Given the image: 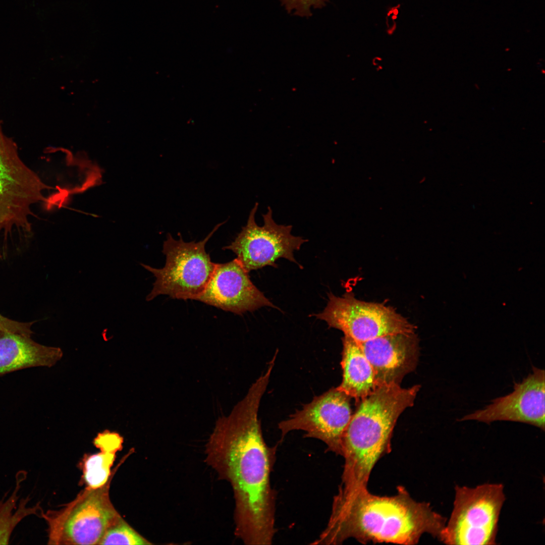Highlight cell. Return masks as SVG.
Returning a JSON list of instances; mask_svg holds the SVG:
<instances>
[{
	"mask_svg": "<svg viewBox=\"0 0 545 545\" xmlns=\"http://www.w3.org/2000/svg\"><path fill=\"white\" fill-rule=\"evenodd\" d=\"M123 442L118 432L105 430L98 433L93 443L99 452L84 456L81 462L82 480L86 487L99 488L109 480L116 453L122 449Z\"/></svg>",
	"mask_w": 545,
	"mask_h": 545,
	"instance_id": "obj_16",
	"label": "cell"
},
{
	"mask_svg": "<svg viewBox=\"0 0 545 545\" xmlns=\"http://www.w3.org/2000/svg\"><path fill=\"white\" fill-rule=\"evenodd\" d=\"M226 222L216 225L203 240L197 242H186L182 238L177 240L168 234L162 249L166 257L165 265L155 268L140 264L156 278L146 300L150 301L159 295L196 300L205 289L216 265L206 253L205 244Z\"/></svg>",
	"mask_w": 545,
	"mask_h": 545,
	"instance_id": "obj_6",
	"label": "cell"
},
{
	"mask_svg": "<svg viewBox=\"0 0 545 545\" xmlns=\"http://www.w3.org/2000/svg\"><path fill=\"white\" fill-rule=\"evenodd\" d=\"M342 341L343 378L337 388L349 397L361 400L376 388L373 370L358 342L346 336Z\"/></svg>",
	"mask_w": 545,
	"mask_h": 545,
	"instance_id": "obj_15",
	"label": "cell"
},
{
	"mask_svg": "<svg viewBox=\"0 0 545 545\" xmlns=\"http://www.w3.org/2000/svg\"><path fill=\"white\" fill-rule=\"evenodd\" d=\"M349 398L337 388L314 397L279 423L282 438L290 431L303 430L305 437L322 441L328 451L342 456L343 437L352 415Z\"/></svg>",
	"mask_w": 545,
	"mask_h": 545,
	"instance_id": "obj_10",
	"label": "cell"
},
{
	"mask_svg": "<svg viewBox=\"0 0 545 545\" xmlns=\"http://www.w3.org/2000/svg\"><path fill=\"white\" fill-rule=\"evenodd\" d=\"M63 355L60 348L40 344L31 336L0 332V376L29 368L51 367Z\"/></svg>",
	"mask_w": 545,
	"mask_h": 545,
	"instance_id": "obj_14",
	"label": "cell"
},
{
	"mask_svg": "<svg viewBox=\"0 0 545 545\" xmlns=\"http://www.w3.org/2000/svg\"><path fill=\"white\" fill-rule=\"evenodd\" d=\"M532 372L515 383L510 394L492 401L482 409L460 421L474 420L486 423L498 420L520 422L544 430V371L532 367Z\"/></svg>",
	"mask_w": 545,
	"mask_h": 545,
	"instance_id": "obj_11",
	"label": "cell"
},
{
	"mask_svg": "<svg viewBox=\"0 0 545 545\" xmlns=\"http://www.w3.org/2000/svg\"><path fill=\"white\" fill-rule=\"evenodd\" d=\"M328 296L323 311L312 315L358 343L389 334L415 332V326L391 306L357 299L351 292L340 297L331 292Z\"/></svg>",
	"mask_w": 545,
	"mask_h": 545,
	"instance_id": "obj_8",
	"label": "cell"
},
{
	"mask_svg": "<svg viewBox=\"0 0 545 545\" xmlns=\"http://www.w3.org/2000/svg\"><path fill=\"white\" fill-rule=\"evenodd\" d=\"M150 544L121 517L104 533L99 544L141 545Z\"/></svg>",
	"mask_w": 545,
	"mask_h": 545,
	"instance_id": "obj_18",
	"label": "cell"
},
{
	"mask_svg": "<svg viewBox=\"0 0 545 545\" xmlns=\"http://www.w3.org/2000/svg\"><path fill=\"white\" fill-rule=\"evenodd\" d=\"M505 499L501 483L456 485L453 509L439 541L449 545L496 544Z\"/></svg>",
	"mask_w": 545,
	"mask_h": 545,
	"instance_id": "obj_4",
	"label": "cell"
},
{
	"mask_svg": "<svg viewBox=\"0 0 545 545\" xmlns=\"http://www.w3.org/2000/svg\"><path fill=\"white\" fill-rule=\"evenodd\" d=\"M258 378L227 416L216 421L207 461L228 480L235 500L236 533L246 544L269 545L276 533V496L271 483L276 447L263 437L258 412L267 386Z\"/></svg>",
	"mask_w": 545,
	"mask_h": 545,
	"instance_id": "obj_1",
	"label": "cell"
},
{
	"mask_svg": "<svg viewBox=\"0 0 545 545\" xmlns=\"http://www.w3.org/2000/svg\"><path fill=\"white\" fill-rule=\"evenodd\" d=\"M288 13L308 18L312 16L311 9H320L329 0H280Z\"/></svg>",
	"mask_w": 545,
	"mask_h": 545,
	"instance_id": "obj_19",
	"label": "cell"
},
{
	"mask_svg": "<svg viewBox=\"0 0 545 545\" xmlns=\"http://www.w3.org/2000/svg\"><path fill=\"white\" fill-rule=\"evenodd\" d=\"M196 300L239 315L264 306L279 309L252 283L236 258L216 263L205 289Z\"/></svg>",
	"mask_w": 545,
	"mask_h": 545,
	"instance_id": "obj_12",
	"label": "cell"
},
{
	"mask_svg": "<svg viewBox=\"0 0 545 545\" xmlns=\"http://www.w3.org/2000/svg\"><path fill=\"white\" fill-rule=\"evenodd\" d=\"M34 322L18 321L0 314V332H10L31 336L33 334L31 328Z\"/></svg>",
	"mask_w": 545,
	"mask_h": 545,
	"instance_id": "obj_20",
	"label": "cell"
},
{
	"mask_svg": "<svg viewBox=\"0 0 545 545\" xmlns=\"http://www.w3.org/2000/svg\"><path fill=\"white\" fill-rule=\"evenodd\" d=\"M419 389V385L403 388L398 384L385 385L361 400L342 439L344 464L339 489L367 488L374 466L390 451L398 418L413 405Z\"/></svg>",
	"mask_w": 545,
	"mask_h": 545,
	"instance_id": "obj_3",
	"label": "cell"
},
{
	"mask_svg": "<svg viewBox=\"0 0 545 545\" xmlns=\"http://www.w3.org/2000/svg\"><path fill=\"white\" fill-rule=\"evenodd\" d=\"M258 206L256 202L251 209L247 223L242 228L235 239L223 249L234 252L236 259L248 272L266 266L277 267L276 261L284 258L301 266L294 257V251L299 250L308 240L291 234L292 226L277 224L272 218L271 208L262 214L263 225L255 221Z\"/></svg>",
	"mask_w": 545,
	"mask_h": 545,
	"instance_id": "obj_9",
	"label": "cell"
},
{
	"mask_svg": "<svg viewBox=\"0 0 545 545\" xmlns=\"http://www.w3.org/2000/svg\"><path fill=\"white\" fill-rule=\"evenodd\" d=\"M446 522L429 504L414 500L401 486L392 496L375 495L367 488L338 489L326 526L312 544L354 538L362 543L415 544L425 533L439 540Z\"/></svg>",
	"mask_w": 545,
	"mask_h": 545,
	"instance_id": "obj_2",
	"label": "cell"
},
{
	"mask_svg": "<svg viewBox=\"0 0 545 545\" xmlns=\"http://www.w3.org/2000/svg\"><path fill=\"white\" fill-rule=\"evenodd\" d=\"M49 189L53 188L22 161L17 145L4 133L0 123V237L4 234L7 238L16 229L29 233L32 206L48 202L43 192Z\"/></svg>",
	"mask_w": 545,
	"mask_h": 545,
	"instance_id": "obj_7",
	"label": "cell"
},
{
	"mask_svg": "<svg viewBox=\"0 0 545 545\" xmlns=\"http://www.w3.org/2000/svg\"><path fill=\"white\" fill-rule=\"evenodd\" d=\"M114 474L102 486L86 487L63 508L42 513L48 544H99L106 530L121 517L109 495Z\"/></svg>",
	"mask_w": 545,
	"mask_h": 545,
	"instance_id": "obj_5",
	"label": "cell"
},
{
	"mask_svg": "<svg viewBox=\"0 0 545 545\" xmlns=\"http://www.w3.org/2000/svg\"><path fill=\"white\" fill-rule=\"evenodd\" d=\"M26 476V472H18L16 477V486L14 491L7 499L4 497L0 500V544L9 543L14 529L25 517L34 515L41 518L43 511L39 503L33 506H27L31 500L29 496L22 498L19 501L17 510L16 509L17 502L19 498L18 492L20 489L21 483Z\"/></svg>",
	"mask_w": 545,
	"mask_h": 545,
	"instance_id": "obj_17",
	"label": "cell"
},
{
	"mask_svg": "<svg viewBox=\"0 0 545 545\" xmlns=\"http://www.w3.org/2000/svg\"><path fill=\"white\" fill-rule=\"evenodd\" d=\"M358 343L372 366L376 387L400 385L417 364L419 347L415 332L386 335Z\"/></svg>",
	"mask_w": 545,
	"mask_h": 545,
	"instance_id": "obj_13",
	"label": "cell"
}]
</instances>
